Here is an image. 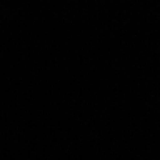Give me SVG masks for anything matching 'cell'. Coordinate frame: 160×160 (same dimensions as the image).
<instances>
[]
</instances>
